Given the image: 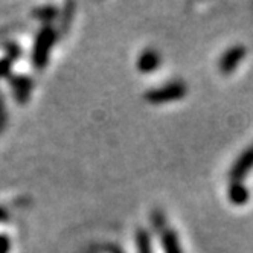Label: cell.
Returning <instances> with one entry per match:
<instances>
[{"mask_svg": "<svg viewBox=\"0 0 253 253\" xmlns=\"http://www.w3.org/2000/svg\"><path fill=\"white\" fill-rule=\"evenodd\" d=\"M55 42V32L50 26L43 28L37 37H35L34 49H32V63L37 69H44L47 66V60L50 55V49Z\"/></svg>", "mask_w": 253, "mask_h": 253, "instance_id": "6da1fadb", "label": "cell"}, {"mask_svg": "<svg viewBox=\"0 0 253 253\" xmlns=\"http://www.w3.org/2000/svg\"><path fill=\"white\" fill-rule=\"evenodd\" d=\"M186 95V87L183 83H172L159 88H153L145 93V99L151 104H165L182 99Z\"/></svg>", "mask_w": 253, "mask_h": 253, "instance_id": "7a4b0ae2", "label": "cell"}, {"mask_svg": "<svg viewBox=\"0 0 253 253\" xmlns=\"http://www.w3.org/2000/svg\"><path fill=\"white\" fill-rule=\"evenodd\" d=\"M253 168V145L249 147L232 165L230 178L232 182H241V178L247 175V172Z\"/></svg>", "mask_w": 253, "mask_h": 253, "instance_id": "3957f363", "label": "cell"}, {"mask_svg": "<svg viewBox=\"0 0 253 253\" xmlns=\"http://www.w3.org/2000/svg\"><path fill=\"white\" fill-rule=\"evenodd\" d=\"M246 57V47L244 46H233L229 50L223 53L220 60V70L223 74H230L232 70L238 67V64L244 60Z\"/></svg>", "mask_w": 253, "mask_h": 253, "instance_id": "277c9868", "label": "cell"}, {"mask_svg": "<svg viewBox=\"0 0 253 253\" xmlns=\"http://www.w3.org/2000/svg\"><path fill=\"white\" fill-rule=\"evenodd\" d=\"M159 64H160V57L154 50L142 52L137 58V69L142 72V74H150V72H153L159 67Z\"/></svg>", "mask_w": 253, "mask_h": 253, "instance_id": "5b68a950", "label": "cell"}, {"mask_svg": "<svg viewBox=\"0 0 253 253\" xmlns=\"http://www.w3.org/2000/svg\"><path fill=\"white\" fill-rule=\"evenodd\" d=\"M227 197H229L230 203L241 206L249 202V191L241 182H232V185L229 186V191H227Z\"/></svg>", "mask_w": 253, "mask_h": 253, "instance_id": "8992f818", "label": "cell"}, {"mask_svg": "<svg viewBox=\"0 0 253 253\" xmlns=\"http://www.w3.org/2000/svg\"><path fill=\"white\" fill-rule=\"evenodd\" d=\"M160 243H162V249H164L165 253H183L182 247H180V241L177 238V235L171 229H165L162 232Z\"/></svg>", "mask_w": 253, "mask_h": 253, "instance_id": "52a82bcc", "label": "cell"}, {"mask_svg": "<svg viewBox=\"0 0 253 253\" xmlns=\"http://www.w3.org/2000/svg\"><path fill=\"white\" fill-rule=\"evenodd\" d=\"M12 88L15 92L17 101L25 102L31 93V81L25 77H17L12 80Z\"/></svg>", "mask_w": 253, "mask_h": 253, "instance_id": "ba28073f", "label": "cell"}, {"mask_svg": "<svg viewBox=\"0 0 253 253\" xmlns=\"http://www.w3.org/2000/svg\"><path fill=\"white\" fill-rule=\"evenodd\" d=\"M136 244H137V253H153L151 247V240L147 230H139L136 237Z\"/></svg>", "mask_w": 253, "mask_h": 253, "instance_id": "9c48e42d", "label": "cell"}, {"mask_svg": "<svg viewBox=\"0 0 253 253\" xmlns=\"http://www.w3.org/2000/svg\"><path fill=\"white\" fill-rule=\"evenodd\" d=\"M11 61H12L11 57L0 60V78L5 77V75L8 74V72H9V69H11Z\"/></svg>", "mask_w": 253, "mask_h": 253, "instance_id": "30bf717a", "label": "cell"}, {"mask_svg": "<svg viewBox=\"0 0 253 253\" xmlns=\"http://www.w3.org/2000/svg\"><path fill=\"white\" fill-rule=\"evenodd\" d=\"M9 252V240L3 235H0V253H8Z\"/></svg>", "mask_w": 253, "mask_h": 253, "instance_id": "8fae6325", "label": "cell"}, {"mask_svg": "<svg viewBox=\"0 0 253 253\" xmlns=\"http://www.w3.org/2000/svg\"><path fill=\"white\" fill-rule=\"evenodd\" d=\"M6 216H8L6 211H5V209H2V208H0V221H3V220L6 218Z\"/></svg>", "mask_w": 253, "mask_h": 253, "instance_id": "7c38bea8", "label": "cell"}]
</instances>
